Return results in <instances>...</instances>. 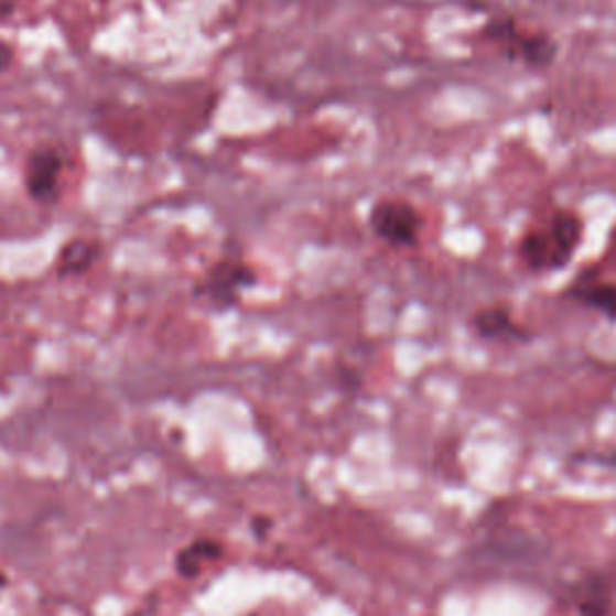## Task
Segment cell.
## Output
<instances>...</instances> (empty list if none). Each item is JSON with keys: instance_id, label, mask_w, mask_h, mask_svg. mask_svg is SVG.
Segmentation results:
<instances>
[{"instance_id": "7", "label": "cell", "mask_w": 616, "mask_h": 616, "mask_svg": "<svg viewBox=\"0 0 616 616\" xmlns=\"http://www.w3.org/2000/svg\"><path fill=\"white\" fill-rule=\"evenodd\" d=\"M472 327L475 333L484 339H499V343H526L528 333L522 331L510 318L506 309H484L475 318H472Z\"/></svg>"}, {"instance_id": "4", "label": "cell", "mask_w": 616, "mask_h": 616, "mask_svg": "<svg viewBox=\"0 0 616 616\" xmlns=\"http://www.w3.org/2000/svg\"><path fill=\"white\" fill-rule=\"evenodd\" d=\"M61 169V154L54 148L32 150V154L28 156V166H24V183H28V193L34 203L48 205L56 201Z\"/></svg>"}, {"instance_id": "5", "label": "cell", "mask_w": 616, "mask_h": 616, "mask_svg": "<svg viewBox=\"0 0 616 616\" xmlns=\"http://www.w3.org/2000/svg\"><path fill=\"white\" fill-rule=\"evenodd\" d=\"M573 607L581 616H609L614 607V585L605 573H585L571 585Z\"/></svg>"}, {"instance_id": "12", "label": "cell", "mask_w": 616, "mask_h": 616, "mask_svg": "<svg viewBox=\"0 0 616 616\" xmlns=\"http://www.w3.org/2000/svg\"><path fill=\"white\" fill-rule=\"evenodd\" d=\"M10 63H12V48L0 44V73H3Z\"/></svg>"}, {"instance_id": "1", "label": "cell", "mask_w": 616, "mask_h": 616, "mask_svg": "<svg viewBox=\"0 0 616 616\" xmlns=\"http://www.w3.org/2000/svg\"><path fill=\"white\" fill-rule=\"evenodd\" d=\"M583 239V225L573 213H556L544 229L528 231L520 241V256L530 270L566 268Z\"/></svg>"}, {"instance_id": "2", "label": "cell", "mask_w": 616, "mask_h": 616, "mask_svg": "<svg viewBox=\"0 0 616 616\" xmlns=\"http://www.w3.org/2000/svg\"><path fill=\"white\" fill-rule=\"evenodd\" d=\"M369 227L386 244L410 248L419 241V234L424 229V217L417 207L404 201H381L371 207Z\"/></svg>"}, {"instance_id": "6", "label": "cell", "mask_w": 616, "mask_h": 616, "mask_svg": "<svg viewBox=\"0 0 616 616\" xmlns=\"http://www.w3.org/2000/svg\"><path fill=\"white\" fill-rule=\"evenodd\" d=\"M559 44L549 34H520L516 32L504 44L508 61H522L530 71H547L556 58Z\"/></svg>"}, {"instance_id": "11", "label": "cell", "mask_w": 616, "mask_h": 616, "mask_svg": "<svg viewBox=\"0 0 616 616\" xmlns=\"http://www.w3.org/2000/svg\"><path fill=\"white\" fill-rule=\"evenodd\" d=\"M253 532L256 537H266L268 534V528H270V518H253Z\"/></svg>"}, {"instance_id": "13", "label": "cell", "mask_w": 616, "mask_h": 616, "mask_svg": "<svg viewBox=\"0 0 616 616\" xmlns=\"http://www.w3.org/2000/svg\"><path fill=\"white\" fill-rule=\"evenodd\" d=\"M3 583H6V579H3V573H0V585H3Z\"/></svg>"}, {"instance_id": "3", "label": "cell", "mask_w": 616, "mask_h": 616, "mask_svg": "<svg viewBox=\"0 0 616 616\" xmlns=\"http://www.w3.org/2000/svg\"><path fill=\"white\" fill-rule=\"evenodd\" d=\"M256 272L241 260L225 258L205 274V280L198 287V296H203L209 306L217 311H227L239 304V296L251 290L256 284Z\"/></svg>"}, {"instance_id": "8", "label": "cell", "mask_w": 616, "mask_h": 616, "mask_svg": "<svg viewBox=\"0 0 616 616\" xmlns=\"http://www.w3.org/2000/svg\"><path fill=\"white\" fill-rule=\"evenodd\" d=\"M569 296L579 301V304L602 313L607 321L616 323V284L581 280L571 287Z\"/></svg>"}, {"instance_id": "10", "label": "cell", "mask_w": 616, "mask_h": 616, "mask_svg": "<svg viewBox=\"0 0 616 616\" xmlns=\"http://www.w3.org/2000/svg\"><path fill=\"white\" fill-rule=\"evenodd\" d=\"M99 258V244L87 241V239H73L61 248L56 272L61 278H71V274H83L95 266Z\"/></svg>"}, {"instance_id": "9", "label": "cell", "mask_w": 616, "mask_h": 616, "mask_svg": "<svg viewBox=\"0 0 616 616\" xmlns=\"http://www.w3.org/2000/svg\"><path fill=\"white\" fill-rule=\"evenodd\" d=\"M225 554V547L217 540H209V537H201V540L191 542L188 547H183L174 559V569L181 579H195L203 571L205 563L217 561Z\"/></svg>"}]
</instances>
